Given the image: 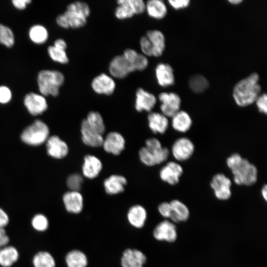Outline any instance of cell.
<instances>
[{
    "mask_svg": "<svg viewBox=\"0 0 267 267\" xmlns=\"http://www.w3.org/2000/svg\"><path fill=\"white\" fill-rule=\"evenodd\" d=\"M148 127L155 134H164L167 130L169 121L166 116L161 113L150 112L147 116Z\"/></svg>",
    "mask_w": 267,
    "mask_h": 267,
    "instance_id": "cell-23",
    "label": "cell"
},
{
    "mask_svg": "<svg viewBox=\"0 0 267 267\" xmlns=\"http://www.w3.org/2000/svg\"><path fill=\"white\" fill-rule=\"evenodd\" d=\"M34 267H55L56 263L54 257L47 251H40L33 258Z\"/></svg>",
    "mask_w": 267,
    "mask_h": 267,
    "instance_id": "cell-33",
    "label": "cell"
},
{
    "mask_svg": "<svg viewBox=\"0 0 267 267\" xmlns=\"http://www.w3.org/2000/svg\"><path fill=\"white\" fill-rule=\"evenodd\" d=\"M255 103L258 111L265 115L267 113V95L266 93H261L256 99Z\"/></svg>",
    "mask_w": 267,
    "mask_h": 267,
    "instance_id": "cell-43",
    "label": "cell"
},
{
    "mask_svg": "<svg viewBox=\"0 0 267 267\" xmlns=\"http://www.w3.org/2000/svg\"><path fill=\"white\" fill-rule=\"evenodd\" d=\"M140 48L142 53L147 57L153 56V51L150 42L144 35L141 37L139 41Z\"/></svg>",
    "mask_w": 267,
    "mask_h": 267,
    "instance_id": "cell-42",
    "label": "cell"
},
{
    "mask_svg": "<svg viewBox=\"0 0 267 267\" xmlns=\"http://www.w3.org/2000/svg\"><path fill=\"white\" fill-rule=\"evenodd\" d=\"M146 261L145 255L136 249L125 250L121 257L122 267H143Z\"/></svg>",
    "mask_w": 267,
    "mask_h": 267,
    "instance_id": "cell-21",
    "label": "cell"
},
{
    "mask_svg": "<svg viewBox=\"0 0 267 267\" xmlns=\"http://www.w3.org/2000/svg\"><path fill=\"white\" fill-rule=\"evenodd\" d=\"M48 154L56 159H61L68 154L69 148L67 143L57 135L49 137L46 141Z\"/></svg>",
    "mask_w": 267,
    "mask_h": 267,
    "instance_id": "cell-16",
    "label": "cell"
},
{
    "mask_svg": "<svg viewBox=\"0 0 267 267\" xmlns=\"http://www.w3.org/2000/svg\"><path fill=\"white\" fill-rule=\"evenodd\" d=\"M63 202L67 212L79 214L84 206L83 197L79 191H69L65 193L62 197Z\"/></svg>",
    "mask_w": 267,
    "mask_h": 267,
    "instance_id": "cell-20",
    "label": "cell"
},
{
    "mask_svg": "<svg viewBox=\"0 0 267 267\" xmlns=\"http://www.w3.org/2000/svg\"><path fill=\"white\" fill-rule=\"evenodd\" d=\"M12 97L10 89L7 87L0 86V103L5 104L9 102Z\"/></svg>",
    "mask_w": 267,
    "mask_h": 267,
    "instance_id": "cell-45",
    "label": "cell"
},
{
    "mask_svg": "<svg viewBox=\"0 0 267 267\" xmlns=\"http://www.w3.org/2000/svg\"><path fill=\"white\" fill-rule=\"evenodd\" d=\"M138 53L137 51L134 49L127 48L124 50L122 55L133 66V64L136 59Z\"/></svg>",
    "mask_w": 267,
    "mask_h": 267,
    "instance_id": "cell-46",
    "label": "cell"
},
{
    "mask_svg": "<svg viewBox=\"0 0 267 267\" xmlns=\"http://www.w3.org/2000/svg\"><path fill=\"white\" fill-rule=\"evenodd\" d=\"M145 146L138 152L140 161L147 166H153L166 161L170 151L167 147H163L160 141L156 138H148Z\"/></svg>",
    "mask_w": 267,
    "mask_h": 267,
    "instance_id": "cell-3",
    "label": "cell"
},
{
    "mask_svg": "<svg viewBox=\"0 0 267 267\" xmlns=\"http://www.w3.org/2000/svg\"><path fill=\"white\" fill-rule=\"evenodd\" d=\"M83 182V177L79 174L70 175L66 180L68 187L72 191H79Z\"/></svg>",
    "mask_w": 267,
    "mask_h": 267,
    "instance_id": "cell-40",
    "label": "cell"
},
{
    "mask_svg": "<svg viewBox=\"0 0 267 267\" xmlns=\"http://www.w3.org/2000/svg\"><path fill=\"white\" fill-rule=\"evenodd\" d=\"M90 85L96 94L105 95L113 94L116 87L114 79L106 73H101L94 77Z\"/></svg>",
    "mask_w": 267,
    "mask_h": 267,
    "instance_id": "cell-10",
    "label": "cell"
},
{
    "mask_svg": "<svg viewBox=\"0 0 267 267\" xmlns=\"http://www.w3.org/2000/svg\"><path fill=\"white\" fill-rule=\"evenodd\" d=\"M159 213L164 218H170L171 208L170 203L164 202L161 203L158 208Z\"/></svg>",
    "mask_w": 267,
    "mask_h": 267,
    "instance_id": "cell-48",
    "label": "cell"
},
{
    "mask_svg": "<svg viewBox=\"0 0 267 267\" xmlns=\"http://www.w3.org/2000/svg\"><path fill=\"white\" fill-rule=\"evenodd\" d=\"M31 225L35 230L39 232H44L48 228L49 221L44 215L37 214L32 218Z\"/></svg>",
    "mask_w": 267,
    "mask_h": 267,
    "instance_id": "cell-38",
    "label": "cell"
},
{
    "mask_svg": "<svg viewBox=\"0 0 267 267\" xmlns=\"http://www.w3.org/2000/svg\"><path fill=\"white\" fill-rule=\"evenodd\" d=\"M47 52L49 57L55 62L61 64H66L69 62V58L65 50L50 45L47 48Z\"/></svg>",
    "mask_w": 267,
    "mask_h": 267,
    "instance_id": "cell-39",
    "label": "cell"
},
{
    "mask_svg": "<svg viewBox=\"0 0 267 267\" xmlns=\"http://www.w3.org/2000/svg\"><path fill=\"white\" fill-rule=\"evenodd\" d=\"M30 40L37 44L45 43L48 38V32L46 29L41 25H35L31 27L29 31Z\"/></svg>",
    "mask_w": 267,
    "mask_h": 267,
    "instance_id": "cell-35",
    "label": "cell"
},
{
    "mask_svg": "<svg viewBox=\"0 0 267 267\" xmlns=\"http://www.w3.org/2000/svg\"><path fill=\"white\" fill-rule=\"evenodd\" d=\"M108 70L111 76L118 79H124L134 72L132 65L122 54L116 55L111 59Z\"/></svg>",
    "mask_w": 267,
    "mask_h": 267,
    "instance_id": "cell-11",
    "label": "cell"
},
{
    "mask_svg": "<svg viewBox=\"0 0 267 267\" xmlns=\"http://www.w3.org/2000/svg\"><path fill=\"white\" fill-rule=\"evenodd\" d=\"M156 102V97L152 93L142 88H139L136 90L134 108L137 111L150 112Z\"/></svg>",
    "mask_w": 267,
    "mask_h": 267,
    "instance_id": "cell-14",
    "label": "cell"
},
{
    "mask_svg": "<svg viewBox=\"0 0 267 267\" xmlns=\"http://www.w3.org/2000/svg\"><path fill=\"white\" fill-rule=\"evenodd\" d=\"M210 185L218 199L226 200L231 197L232 181L225 174L220 173L215 174Z\"/></svg>",
    "mask_w": 267,
    "mask_h": 267,
    "instance_id": "cell-7",
    "label": "cell"
},
{
    "mask_svg": "<svg viewBox=\"0 0 267 267\" xmlns=\"http://www.w3.org/2000/svg\"><path fill=\"white\" fill-rule=\"evenodd\" d=\"M195 146L191 139L186 137L177 139L171 148V153L175 159L178 162L188 160L193 155Z\"/></svg>",
    "mask_w": 267,
    "mask_h": 267,
    "instance_id": "cell-8",
    "label": "cell"
},
{
    "mask_svg": "<svg viewBox=\"0 0 267 267\" xmlns=\"http://www.w3.org/2000/svg\"><path fill=\"white\" fill-rule=\"evenodd\" d=\"M102 169V163L96 156L88 154L84 158L82 167L84 177L89 179L96 178Z\"/></svg>",
    "mask_w": 267,
    "mask_h": 267,
    "instance_id": "cell-19",
    "label": "cell"
},
{
    "mask_svg": "<svg viewBox=\"0 0 267 267\" xmlns=\"http://www.w3.org/2000/svg\"><path fill=\"white\" fill-rule=\"evenodd\" d=\"M81 132L82 141L85 145L92 147L102 146L104 139L103 135L90 129L85 119L81 123Z\"/></svg>",
    "mask_w": 267,
    "mask_h": 267,
    "instance_id": "cell-24",
    "label": "cell"
},
{
    "mask_svg": "<svg viewBox=\"0 0 267 267\" xmlns=\"http://www.w3.org/2000/svg\"><path fill=\"white\" fill-rule=\"evenodd\" d=\"M146 218V211L140 205L132 206L127 213L129 222L131 225L137 228H140L144 226Z\"/></svg>",
    "mask_w": 267,
    "mask_h": 267,
    "instance_id": "cell-27",
    "label": "cell"
},
{
    "mask_svg": "<svg viewBox=\"0 0 267 267\" xmlns=\"http://www.w3.org/2000/svg\"><path fill=\"white\" fill-rule=\"evenodd\" d=\"M127 183L125 177L119 175H112L103 182L105 192L109 195H115L123 192Z\"/></svg>",
    "mask_w": 267,
    "mask_h": 267,
    "instance_id": "cell-25",
    "label": "cell"
},
{
    "mask_svg": "<svg viewBox=\"0 0 267 267\" xmlns=\"http://www.w3.org/2000/svg\"><path fill=\"white\" fill-rule=\"evenodd\" d=\"M148 64L149 61L147 57L142 53H139L133 64V67L134 71H142L148 67Z\"/></svg>",
    "mask_w": 267,
    "mask_h": 267,
    "instance_id": "cell-41",
    "label": "cell"
},
{
    "mask_svg": "<svg viewBox=\"0 0 267 267\" xmlns=\"http://www.w3.org/2000/svg\"><path fill=\"white\" fill-rule=\"evenodd\" d=\"M183 173V169L180 164L176 161L168 162L159 172L161 179L171 185L179 182Z\"/></svg>",
    "mask_w": 267,
    "mask_h": 267,
    "instance_id": "cell-12",
    "label": "cell"
},
{
    "mask_svg": "<svg viewBox=\"0 0 267 267\" xmlns=\"http://www.w3.org/2000/svg\"><path fill=\"white\" fill-rule=\"evenodd\" d=\"M168 2L173 8L178 10L188 7L190 1L189 0H169Z\"/></svg>",
    "mask_w": 267,
    "mask_h": 267,
    "instance_id": "cell-47",
    "label": "cell"
},
{
    "mask_svg": "<svg viewBox=\"0 0 267 267\" xmlns=\"http://www.w3.org/2000/svg\"><path fill=\"white\" fill-rule=\"evenodd\" d=\"M49 133V128L46 124L37 120L23 130L21 138L28 145L38 146L47 140Z\"/></svg>",
    "mask_w": 267,
    "mask_h": 267,
    "instance_id": "cell-6",
    "label": "cell"
},
{
    "mask_svg": "<svg viewBox=\"0 0 267 267\" xmlns=\"http://www.w3.org/2000/svg\"><path fill=\"white\" fill-rule=\"evenodd\" d=\"M134 14H140L145 10V2L142 0H128Z\"/></svg>",
    "mask_w": 267,
    "mask_h": 267,
    "instance_id": "cell-44",
    "label": "cell"
},
{
    "mask_svg": "<svg viewBox=\"0 0 267 267\" xmlns=\"http://www.w3.org/2000/svg\"><path fill=\"white\" fill-rule=\"evenodd\" d=\"M114 15L119 20H125L133 17L135 14L128 0H119L117 1Z\"/></svg>",
    "mask_w": 267,
    "mask_h": 267,
    "instance_id": "cell-36",
    "label": "cell"
},
{
    "mask_svg": "<svg viewBox=\"0 0 267 267\" xmlns=\"http://www.w3.org/2000/svg\"><path fill=\"white\" fill-rule=\"evenodd\" d=\"M151 18L160 20L164 18L167 14V7L162 0H149L145 2V10Z\"/></svg>",
    "mask_w": 267,
    "mask_h": 267,
    "instance_id": "cell-28",
    "label": "cell"
},
{
    "mask_svg": "<svg viewBox=\"0 0 267 267\" xmlns=\"http://www.w3.org/2000/svg\"><path fill=\"white\" fill-rule=\"evenodd\" d=\"M152 47L153 57L161 56L165 49L166 40L164 34L158 30L148 31L145 35Z\"/></svg>",
    "mask_w": 267,
    "mask_h": 267,
    "instance_id": "cell-22",
    "label": "cell"
},
{
    "mask_svg": "<svg viewBox=\"0 0 267 267\" xmlns=\"http://www.w3.org/2000/svg\"><path fill=\"white\" fill-rule=\"evenodd\" d=\"M9 222V218L7 214L0 208V227L4 228Z\"/></svg>",
    "mask_w": 267,
    "mask_h": 267,
    "instance_id": "cell-50",
    "label": "cell"
},
{
    "mask_svg": "<svg viewBox=\"0 0 267 267\" xmlns=\"http://www.w3.org/2000/svg\"><path fill=\"white\" fill-rule=\"evenodd\" d=\"M65 262L67 267H87L88 259L83 252L73 250L66 254Z\"/></svg>",
    "mask_w": 267,
    "mask_h": 267,
    "instance_id": "cell-32",
    "label": "cell"
},
{
    "mask_svg": "<svg viewBox=\"0 0 267 267\" xmlns=\"http://www.w3.org/2000/svg\"><path fill=\"white\" fill-rule=\"evenodd\" d=\"M171 213L170 218L174 222L186 221L189 217V212L187 206L178 200L170 202Z\"/></svg>",
    "mask_w": 267,
    "mask_h": 267,
    "instance_id": "cell-30",
    "label": "cell"
},
{
    "mask_svg": "<svg viewBox=\"0 0 267 267\" xmlns=\"http://www.w3.org/2000/svg\"><path fill=\"white\" fill-rule=\"evenodd\" d=\"M227 167L233 175V180L238 185L251 186L258 179L256 166L239 153H235L228 156L226 160Z\"/></svg>",
    "mask_w": 267,
    "mask_h": 267,
    "instance_id": "cell-1",
    "label": "cell"
},
{
    "mask_svg": "<svg viewBox=\"0 0 267 267\" xmlns=\"http://www.w3.org/2000/svg\"><path fill=\"white\" fill-rule=\"evenodd\" d=\"M64 80V75L59 71L42 70L39 73L37 79L39 90L43 95L56 96Z\"/></svg>",
    "mask_w": 267,
    "mask_h": 267,
    "instance_id": "cell-4",
    "label": "cell"
},
{
    "mask_svg": "<svg viewBox=\"0 0 267 267\" xmlns=\"http://www.w3.org/2000/svg\"><path fill=\"white\" fill-rule=\"evenodd\" d=\"M56 21L60 27L65 29L69 28L67 20L63 14L58 15L56 18Z\"/></svg>",
    "mask_w": 267,
    "mask_h": 267,
    "instance_id": "cell-52",
    "label": "cell"
},
{
    "mask_svg": "<svg viewBox=\"0 0 267 267\" xmlns=\"http://www.w3.org/2000/svg\"><path fill=\"white\" fill-rule=\"evenodd\" d=\"M261 194L263 198L265 201L267 200V186L266 184H265L262 189H261Z\"/></svg>",
    "mask_w": 267,
    "mask_h": 267,
    "instance_id": "cell-54",
    "label": "cell"
},
{
    "mask_svg": "<svg viewBox=\"0 0 267 267\" xmlns=\"http://www.w3.org/2000/svg\"><path fill=\"white\" fill-rule=\"evenodd\" d=\"M153 234L157 240L170 242L175 241L177 237L176 226L167 220L162 221L156 226Z\"/></svg>",
    "mask_w": 267,
    "mask_h": 267,
    "instance_id": "cell-17",
    "label": "cell"
},
{
    "mask_svg": "<svg viewBox=\"0 0 267 267\" xmlns=\"http://www.w3.org/2000/svg\"><path fill=\"white\" fill-rule=\"evenodd\" d=\"M171 118L172 127L177 132L185 133L192 127V118L185 111L179 110Z\"/></svg>",
    "mask_w": 267,
    "mask_h": 267,
    "instance_id": "cell-26",
    "label": "cell"
},
{
    "mask_svg": "<svg viewBox=\"0 0 267 267\" xmlns=\"http://www.w3.org/2000/svg\"><path fill=\"white\" fill-rule=\"evenodd\" d=\"M260 77L253 73L238 81L234 86L232 96L236 104L240 107H246L255 103L261 94Z\"/></svg>",
    "mask_w": 267,
    "mask_h": 267,
    "instance_id": "cell-2",
    "label": "cell"
},
{
    "mask_svg": "<svg viewBox=\"0 0 267 267\" xmlns=\"http://www.w3.org/2000/svg\"><path fill=\"white\" fill-rule=\"evenodd\" d=\"M53 46L58 49L63 50H66L67 46L66 42L62 39H58L55 40Z\"/></svg>",
    "mask_w": 267,
    "mask_h": 267,
    "instance_id": "cell-53",
    "label": "cell"
},
{
    "mask_svg": "<svg viewBox=\"0 0 267 267\" xmlns=\"http://www.w3.org/2000/svg\"><path fill=\"white\" fill-rule=\"evenodd\" d=\"M158 99L161 103V113L167 117L172 118L180 110L181 100L177 93L173 92H163L158 95Z\"/></svg>",
    "mask_w": 267,
    "mask_h": 267,
    "instance_id": "cell-9",
    "label": "cell"
},
{
    "mask_svg": "<svg viewBox=\"0 0 267 267\" xmlns=\"http://www.w3.org/2000/svg\"><path fill=\"white\" fill-rule=\"evenodd\" d=\"M155 75L158 84L162 87H168L175 84L173 68L168 63H158L155 68Z\"/></svg>",
    "mask_w": 267,
    "mask_h": 267,
    "instance_id": "cell-18",
    "label": "cell"
},
{
    "mask_svg": "<svg viewBox=\"0 0 267 267\" xmlns=\"http://www.w3.org/2000/svg\"><path fill=\"white\" fill-rule=\"evenodd\" d=\"M90 14L89 5L85 2L76 1L69 4L63 14L69 28L78 29L84 27Z\"/></svg>",
    "mask_w": 267,
    "mask_h": 267,
    "instance_id": "cell-5",
    "label": "cell"
},
{
    "mask_svg": "<svg viewBox=\"0 0 267 267\" xmlns=\"http://www.w3.org/2000/svg\"><path fill=\"white\" fill-rule=\"evenodd\" d=\"M9 242V238L6 234L4 228L0 227V248L7 245Z\"/></svg>",
    "mask_w": 267,
    "mask_h": 267,
    "instance_id": "cell-49",
    "label": "cell"
},
{
    "mask_svg": "<svg viewBox=\"0 0 267 267\" xmlns=\"http://www.w3.org/2000/svg\"><path fill=\"white\" fill-rule=\"evenodd\" d=\"M31 2L30 0H13L12 1L13 6L20 10L25 8L27 5L30 3Z\"/></svg>",
    "mask_w": 267,
    "mask_h": 267,
    "instance_id": "cell-51",
    "label": "cell"
},
{
    "mask_svg": "<svg viewBox=\"0 0 267 267\" xmlns=\"http://www.w3.org/2000/svg\"><path fill=\"white\" fill-rule=\"evenodd\" d=\"M125 139L120 133L111 132L104 138L102 146L106 152L118 155L125 149Z\"/></svg>",
    "mask_w": 267,
    "mask_h": 267,
    "instance_id": "cell-13",
    "label": "cell"
},
{
    "mask_svg": "<svg viewBox=\"0 0 267 267\" xmlns=\"http://www.w3.org/2000/svg\"><path fill=\"white\" fill-rule=\"evenodd\" d=\"M24 104L28 111L32 115L41 114L47 108L44 97L34 92H30L25 95Z\"/></svg>",
    "mask_w": 267,
    "mask_h": 267,
    "instance_id": "cell-15",
    "label": "cell"
},
{
    "mask_svg": "<svg viewBox=\"0 0 267 267\" xmlns=\"http://www.w3.org/2000/svg\"><path fill=\"white\" fill-rule=\"evenodd\" d=\"M0 44L7 47H11L14 44V36L12 31L2 24H0Z\"/></svg>",
    "mask_w": 267,
    "mask_h": 267,
    "instance_id": "cell-37",
    "label": "cell"
},
{
    "mask_svg": "<svg viewBox=\"0 0 267 267\" xmlns=\"http://www.w3.org/2000/svg\"><path fill=\"white\" fill-rule=\"evenodd\" d=\"M228 2L232 4H238L242 2V0H229Z\"/></svg>",
    "mask_w": 267,
    "mask_h": 267,
    "instance_id": "cell-55",
    "label": "cell"
},
{
    "mask_svg": "<svg viewBox=\"0 0 267 267\" xmlns=\"http://www.w3.org/2000/svg\"><path fill=\"white\" fill-rule=\"evenodd\" d=\"M85 120L90 129L103 135L105 130V126L103 118L98 112L90 111Z\"/></svg>",
    "mask_w": 267,
    "mask_h": 267,
    "instance_id": "cell-31",
    "label": "cell"
},
{
    "mask_svg": "<svg viewBox=\"0 0 267 267\" xmlns=\"http://www.w3.org/2000/svg\"><path fill=\"white\" fill-rule=\"evenodd\" d=\"M188 85L193 92L200 93L207 89L209 86V83L207 79L203 75L196 74L190 78Z\"/></svg>",
    "mask_w": 267,
    "mask_h": 267,
    "instance_id": "cell-34",
    "label": "cell"
},
{
    "mask_svg": "<svg viewBox=\"0 0 267 267\" xmlns=\"http://www.w3.org/2000/svg\"><path fill=\"white\" fill-rule=\"evenodd\" d=\"M19 253L13 246L6 245L0 249V266L10 267L18 260Z\"/></svg>",
    "mask_w": 267,
    "mask_h": 267,
    "instance_id": "cell-29",
    "label": "cell"
}]
</instances>
